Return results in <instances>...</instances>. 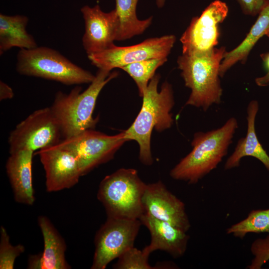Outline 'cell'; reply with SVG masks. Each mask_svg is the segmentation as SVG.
<instances>
[{
  "instance_id": "1",
  "label": "cell",
  "mask_w": 269,
  "mask_h": 269,
  "mask_svg": "<svg viewBox=\"0 0 269 269\" xmlns=\"http://www.w3.org/2000/svg\"><path fill=\"white\" fill-rule=\"evenodd\" d=\"M160 75L155 74L144 90L141 109L133 122L124 131L125 137L135 140L139 145V158L142 163L149 165L153 162L150 139L153 129L161 132L170 128L173 124L170 113L174 105L172 86L167 81L158 90Z\"/></svg>"
},
{
  "instance_id": "2",
  "label": "cell",
  "mask_w": 269,
  "mask_h": 269,
  "mask_svg": "<svg viewBox=\"0 0 269 269\" xmlns=\"http://www.w3.org/2000/svg\"><path fill=\"white\" fill-rule=\"evenodd\" d=\"M226 48L214 47L205 51L182 53L177 60L185 85L191 90L186 105L206 111L221 102L223 90L220 68Z\"/></svg>"
},
{
  "instance_id": "3",
  "label": "cell",
  "mask_w": 269,
  "mask_h": 269,
  "mask_svg": "<svg viewBox=\"0 0 269 269\" xmlns=\"http://www.w3.org/2000/svg\"><path fill=\"white\" fill-rule=\"evenodd\" d=\"M119 75L117 71L98 69L89 87L81 92L76 86L69 93L58 91L50 107L60 126L63 139L94 129L99 118L93 116L98 97L104 87Z\"/></svg>"
},
{
  "instance_id": "4",
  "label": "cell",
  "mask_w": 269,
  "mask_h": 269,
  "mask_svg": "<svg viewBox=\"0 0 269 269\" xmlns=\"http://www.w3.org/2000/svg\"><path fill=\"white\" fill-rule=\"evenodd\" d=\"M238 127L236 119L230 118L217 129L195 133L192 150L171 170L170 176L190 184L197 183L227 155Z\"/></svg>"
},
{
  "instance_id": "5",
  "label": "cell",
  "mask_w": 269,
  "mask_h": 269,
  "mask_svg": "<svg viewBox=\"0 0 269 269\" xmlns=\"http://www.w3.org/2000/svg\"><path fill=\"white\" fill-rule=\"evenodd\" d=\"M146 185L135 169L120 168L101 181L97 198L107 217L139 220L144 213L142 198Z\"/></svg>"
},
{
  "instance_id": "6",
  "label": "cell",
  "mask_w": 269,
  "mask_h": 269,
  "mask_svg": "<svg viewBox=\"0 0 269 269\" xmlns=\"http://www.w3.org/2000/svg\"><path fill=\"white\" fill-rule=\"evenodd\" d=\"M16 69L21 75L53 80L66 85L91 83L95 77L58 51L45 46L20 49L17 55Z\"/></svg>"
},
{
  "instance_id": "7",
  "label": "cell",
  "mask_w": 269,
  "mask_h": 269,
  "mask_svg": "<svg viewBox=\"0 0 269 269\" xmlns=\"http://www.w3.org/2000/svg\"><path fill=\"white\" fill-rule=\"evenodd\" d=\"M61 137L60 126L50 107L43 108L30 114L10 133L9 152L24 148L34 152L58 144Z\"/></svg>"
},
{
  "instance_id": "8",
  "label": "cell",
  "mask_w": 269,
  "mask_h": 269,
  "mask_svg": "<svg viewBox=\"0 0 269 269\" xmlns=\"http://www.w3.org/2000/svg\"><path fill=\"white\" fill-rule=\"evenodd\" d=\"M128 141L124 131L110 135L89 129L70 138L62 139L58 144L75 155L83 176L112 159L117 150Z\"/></svg>"
},
{
  "instance_id": "9",
  "label": "cell",
  "mask_w": 269,
  "mask_h": 269,
  "mask_svg": "<svg viewBox=\"0 0 269 269\" xmlns=\"http://www.w3.org/2000/svg\"><path fill=\"white\" fill-rule=\"evenodd\" d=\"M176 41L172 34L147 38L128 46L115 44L107 49L88 55L92 65L98 69L111 71L131 63L145 60L167 58Z\"/></svg>"
},
{
  "instance_id": "10",
  "label": "cell",
  "mask_w": 269,
  "mask_h": 269,
  "mask_svg": "<svg viewBox=\"0 0 269 269\" xmlns=\"http://www.w3.org/2000/svg\"><path fill=\"white\" fill-rule=\"evenodd\" d=\"M141 224L139 219L107 217L95 237V250L91 269H106L111 262L134 247Z\"/></svg>"
},
{
  "instance_id": "11",
  "label": "cell",
  "mask_w": 269,
  "mask_h": 269,
  "mask_svg": "<svg viewBox=\"0 0 269 269\" xmlns=\"http://www.w3.org/2000/svg\"><path fill=\"white\" fill-rule=\"evenodd\" d=\"M228 7L220 0L212 1L199 16L192 18L181 35L182 53L205 51L218 44L219 26L227 16Z\"/></svg>"
},
{
  "instance_id": "12",
  "label": "cell",
  "mask_w": 269,
  "mask_h": 269,
  "mask_svg": "<svg viewBox=\"0 0 269 269\" xmlns=\"http://www.w3.org/2000/svg\"><path fill=\"white\" fill-rule=\"evenodd\" d=\"M45 172L47 192L59 191L76 185L82 176L78 160L71 151L58 144L38 150Z\"/></svg>"
},
{
  "instance_id": "13",
  "label": "cell",
  "mask_w": 269,
  "mask_h": 269,
  "mask_svg": "<svg viewBox=\"0 0 269 269\" xmlns=\"http://www.w3.org/2000/svg\"><path fill=\"white\" fill-rule=\"evenodd\" d=\"M85 23L82 45L87 55L102 52L114 44L119 27L116 9L103 11L97 4L85 5L81 9Z\"/></svg>"
},
{
  "instance_id": "14",
  "label": "cell",
  "mask_w": 269,
  "mask_h": 269,
  "mask_svg": "<svg viewBox=\"0 0 269 269\" xmlns=\"http://www.w3.org/2000/svg\"><path fill=\"white\" fill-rule=\"evenodd\" d=\"M146 213L187 232L191 227L184 203L161 181L146 184L142 198Z\"/></svg>"
},
{
  "instance_id": "15",
  "label": "cell",
  "mask_w": 269,
  "mask_h": 269,
  "mask_svg": "<svg viewBox=\"0 0 269 269\" xmlns=\"http://www.w3.org/2000/svg\"><path fill=\"white\" fill-rule=\"evenodd\" d=\"M139 220L151 235L150 244L143 250L150 255L157 250L165 251L175 259L185 254L189 236L171 224L157 219L144 213Z\"/></svg>"
},
{
  "instance_id": "16",
  "label": "cell",
  "mask_w": 269,
  "mask_h": 269,
  "mask_svg": "<svg viewBox=\"0 0 269 269\" xmlns=\"http://www.w3.org/2000/svg\"><path fill=\"white\" fill-rule=\"evenodd\" d=\"M38 224L44 241L43 252L30 255L27 268L30 269H68L65 258L66 245L64 239L46 216L38 217Z\"/></svg>"
},
{
  "instance_id": "17",
  "label": "cell",
  "mask_w": 269,
  "mask_h": 269,
  "mask_svg": "<svg viewBox=\"0 0 269 269\" xmlns=\"http://www.w3.org/2000/svg\"><path fill=\"white\" fill-rule=\"evenodd\" d=\"M9 154L5 168L14 200L19 203L32 205L35 199L32 178L34 151L24 148Z\"/></svg>"
},
{
  "instance_id": "18",
  "label": "cell",
  "mask_w": 269,
  "mask_h": 269,
  "mask_svg": "<svg viewBox=\"0 0 269 269\" xmlns=\"http://www.w3.org/2000/svg\"><path fill=\"white\" fill-rule=\"evenodd\" d=\"M259 109V104L257 100H252L249 103L247 109L246 135L238 141L234 152L225 162V169L237 167L243 157L252 156L260 160L269 171V155L260 143L256 132L255 121Z\"/></svg>"
},
{
  "instance_id": "19",
  "label": "cell",
  "mask_w": 269,
  "mask_h": 269,
  "mask_svg": "<svg viewBox=\"0 0 269 269\" xmlns=\"http://www.w3.org/2000/svg\"><path fill=\"white\" fill-rule=\"evenodd\" d=\"M269 30V2L259 14L258 18L243 41L233 50L226 52L220 68V76L239 62L245 63L259 40Z\"/></svg>"
},
{
  "instance_id": "20",
  "label": "cell",
  "mask_w": 269,
  "mask_h": 269,
  "mask_svg": "<svg viewBox=\"0 0 269 269\" xmlns=\"http://www.w3.org/2000/svg\"><path fill=\"white\" fill-rule=\"evenodd\" d=\"M28 18L22 15L0 14V53L13 47L20 49L36 47L34 37L26 30Z\"/></svg>"
},
{
  "instance_id": "21",
  "label": "cell",
  "mask_w": 269,
  "mask_h": 269,
  "mask_svg": "<svg viewBox=\"0 0 269 269\" xmlns=\"http://www.w3.org/2000/svg\"><path fill=\"white\" fill-rule=\"evenodd\" d=\"M115 0L119 21L116 40H125L141 34L151 25L152 16L143 20L137 18L136 7L138 0Z\"/></svg>"
},
{
  "instance_id": "22",
  "label": "cell",
  "mask_w": 269,
  "mask_h": 269,
  "mask_svg": "<svg viewBox=\"0 0 269 269\" xmlns=\"http://www.w3.org/2000/svg\"><path fill=\"white\" fill-rule=\"evenodd\" d=\"M167 61V58H154L131 63L121 69L128 73L135 82L138 94L142 97L156 69Z\"/></svg>"
},
{
  "instance_id": "23",
  "label": "cell",
  "mask_w": 269,
  "mask_h": 269,
  "mask_svg": "<svg viewBox=\"0 0 269 269\" xmlns=\"http://www.w3.org/2000/svg\"><path fill=\"white\" fill-rule=\"evenodd\" d=\"M268 227V210H254L246 218L227 228L226 233L243 239L248 233H267Z\"/></svg>"
},
{
  "instance_id": "24",
  "label": "cell",
  "mask_w": 269,
  "mask_h": 269,
  "mask_svg": "<svg viewBox=\"0 0 269 269\" xmlns=\"http://www.w3.org/2000/svg\"><path fill=\"white\" fill-rule=\"evenodd\" d=\"M149 254L133 247L126 250L113 266L115 269H153L148 262Z\"/></svg>"
},
{
  "instance_id": "25",
  "label": "cell",
  "mask_w": 269,
  "mask_h": 269,
  "mask_svg": "<svg viewBox=\"0 0 269 269\" xmlns=\"http://www.w3.org/2000/svg\"><path fill=\"white\" fill-rule=\"evenodd\" d=\"M25 250L21 244L12 246L10 243L9 237L6 229L0 227V269H12L15 260Z\"/></svg>"
},
{
  "instance_id": "26",
  "label": "cell",
  "mask_w": 269,
  "mask_h": 269,
  "mask_svg": "<svg viewBox=\"0 0 269 269\" xmlns=\"http://www.w3.org/2000/svg\"><path fill=\"white\" fill-rule=\"evenodd\" d=\"M250 250L254 258L247 268L261 269L269 261V235L255 240L251 245Z\"/></svg>"
},
{
  "instance_id": "27",
  "label": "cell",
  "mask_w": 269,
  "mask_h": 269,
  "mask_svg": "<svg viewBox=\"0 0 269 269\" xmlns=\"http://www.w3.org/2000/svg\"><path fill=\"white\" fill-rule=\"evenodd\" d=\"M244 14L256 16L269 2V0H236Z\"/></svg>"
},
{
  "instance_id": "28",
  "label": "cell",
  "mask_w": 269,
  "mask_h": 269,
  "mask_svg": "<svg viewBox=\"0 0 269 269\" xmlns=\"http://www.w3.org/2000/svg\"><path fill=\"white\" fill-rule=\"evenodd\" d=\"M266 70L264 75L255 79L256 84L259 87H266L269 85V51L260 55Z\"/></svg>"
},
{
  "instance_id": "29",
  "label": "cell",
  "mask_w": 269,
  "mask_h": 269,
  "mask_svg": "<svg viewBox=\"0 0 269 269\" xmlns=\"http://www.w3.org/2000/svg\"><path fill=\"white\" fill-rule=\"evenodd\" d=\"M14 96L12 88L3 81L0 82V100L11 99Z\"/></svg>"
},
{
  "instance_id": "30",
  "label": "cell",
  "mask_w": 269,
  "mask_h": 269,
  "mask_svg": "<svg viewBox=\"0 0 269 269\" xmlns=\"http://www.w3.org/2000/svg\"><path fill=\"white\" fill-rule=\"evenodd\" d=\"M166 0H156V3L157 6L160 8L163 6Z\"/></svg>"
},
{
  "instance_id": "31",
  "label": "cell",
  "mask_w": 269,
  "mask_h": 269,
  "mask_svg": "<svg viewBox=\"0 0 269 269\" xmlns=\"http://www.w3.org/2000/svg\"><path fill=\"white\" fill-rule=\"evenodd\" d=\"M267 210H268V227L267 233L269 234V209Z\"/></svg>"
},
{
  "instance_id": "32",
  "label": "cell",
  "mask_w": 269,
  "mask_h": 269,
  "mask_svg": "<svg viewBox=\"0 0 269 269\" xmlns=\"http://www.w3.org/2000/svg\"><path fill=\"white\" fill-rule=\"evenodd\" d=\"M269 38V30L267 32L266 35Z\"/></svg>"
}]
</instances>
